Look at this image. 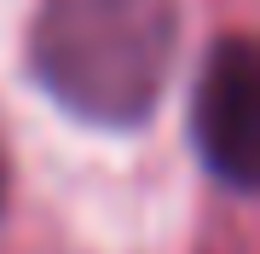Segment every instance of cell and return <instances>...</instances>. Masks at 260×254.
Here are the masks:
<instances>
[{
  "label": "cell",
  "mask_w": 260,
  "mask_h": 254,
  "mask_svg": "<svg viewBox=\"0 0 260 254\" xmlns=\"http://www.w3.org/2000/svg\"><path fill=\"white\" fill-rule=\"evenodd\" d=\"M174 0H41L29 18V76L64 116L139 127L174 76Z\"/></svg>",
  "instance_id": "cell-1"
},
{
  "label": "cell",
  "mask_w": 260,
  "mask_h": 254,
  "mask_svg": "<svg viewBox=\"0 0 260 254\" xmlns=\"http://www.w3.org/2000/svg\"><path fill=\"white\" fill-rule=\"evenodd\" d=\"M254 116H260V64L249 35H220L203 58V76L191 93V139L203 168L232 191H254L260 151H254Z\"/></svg>",
  "instance_id": "cell-2"
},
{
  "label": "cell",
  "mask_w": 260,
  "mask_h": 254,
  "mask_svg": "<svg viewBox=\"0 0 260 254\" xmlns=\"http://www.w3.org/2000/svg\"><path fill=\"white\" fill-rule=\"evenodd\" d=\"M0 208H6V162H0Z\"/></svg>",
  "instance_id": "cell-3"
}]
</instances>
